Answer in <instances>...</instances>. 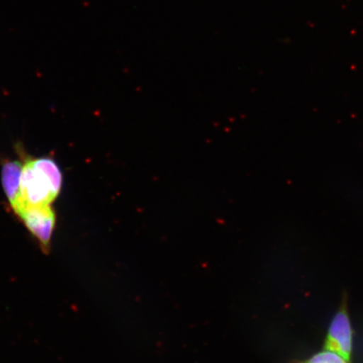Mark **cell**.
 <instances>
[{
    "mask_svg": "<svg viewBox=\"0 0 363 363\" xmlns=\"http://www.w3.org/2000/svg\"><path fill=\"white\" fill-rule=\"evenodd\" d=\"M303 363H347V362L338 356L337 354L324 351L315 354V356Z\"/></svg>",
    "mask_w": 363,
    "mask_h": 363,
    "instance_id": "cell-5",
    "label": "cell"
},
{
    "mask_svg": "<svg viewBox=\"0 0 363 363\" xmlns=\"http://www.w3.org/2000/svg\"><path fill=\"white\" fill-rule=\"evenodd\" d=\"M352 329L346 303L344 302L331 321L324 344V350L337 354L350 362L352 352Z\"/></svg>",
    "mask_w": 363,
    "mask_h": 363,
    "instance_id": "cell-3",
    "label": "cell"
},
{
    "mask_svg": "<svg viewBox=\"0 0 363 363\" xmlns=\"http://www.w3.org/2000/svg\"><path fill=\"white\" fill-rule=\"evenodd\" d=\"M13 212L38 240L43 251L48 254L56 224V215L52 207L22 206Z\"/></svg>",
    "mask_w": 363,
    "mask_h": 363,
    "instance_id": "cell-2",
    "label": "cell"
},
{
    "mask_svg": "<svg viewBox=\"0 0 363 363\" xmlns=\"http://www.w3.org/2000/svg\"><path fill=\"white\" fill-rule=\"evenodd\" d=\"M23 163L21 161H8L2 169V184L9 203L13 206L19 201L21 176Z\"/></svg>",
    "mask_w": 363,
    "mask_h": 363,
    "instance_id": "cell-4",
    "label": "cell"
},
{
    "mask_svg": "<svg viewBox=\"0 0 363 363\" xmlns=\"http://www.w3.org/2000/svg\"><path fill=\"white\" fill-rule=\"evenodd\" d=\"M62 184V172L52 159H28L23 163L21 196L11 206L13 211L22 206H51L61 192Z\"/></svg>",
    "mask_w": 363,
    "mask_h": 363,
    "instance_id": "cell-1",
    "label": "cell"
}]
</instances>
